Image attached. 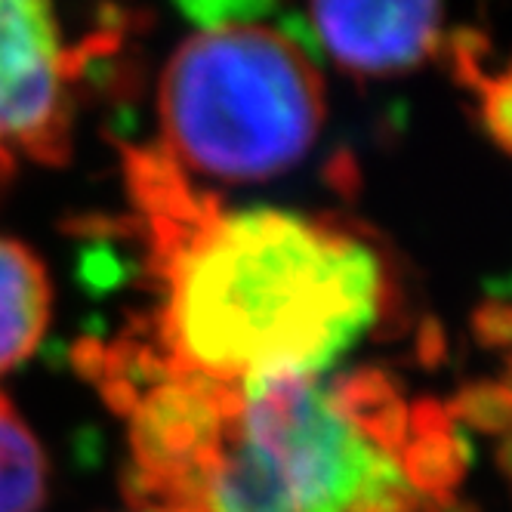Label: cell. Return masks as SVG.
I'll use <instances>...</instances> for the list:
<instances>
[{
  "label": "cell",
  "instance_id": "obj_4",
  "mask_svg": "<svg viewBox=\"0 0 512 512\" xmlns=\"http://www.w3.org/2000/svg\"><path fill=\"white\" fill-rule=\"evenodd\" d=\"M75 78L78 50L53 0H0V173L65 161Z\"/></svg>",
  "mask_w": 512,
  "mask_h": 512
},
{
  "label": "cell",
  "instance_id": "obj_6",
  "mask_svg": "<svg viewBox=\"0 0 512 512\" xmlns=\"http://www.w3.org/2000/svg\"><path fill=\"white\" fill-rule=\"evenodd\" d=\"M53 309V287L41 256L0 235V374L41 346Z\"/></svg>",
  "mask_w": 512,
  "mask_h": 512
},
{
  "label": "cell",
  "instance_id": "obj_8",
  "mask_svg": "<svg viewBox=\"0 0 512 512\" xmlns=\"http://www.w3.org/2000/svg\"><path fill=\"white\" fill-rule=\"evenodd\" d=\"M457 65H460V75L472 78L475 87H479L482 96V124L488 127V133L494 136V142L500 149H506L512 155V68L503 71L497 78H488L475 65L472 50L457 47L454 53Z\"/></svg>",
  "mask_w": 512,
  "mask_h": 512
},
{
  "label": "cell",
  "instance_id": "obj_10",
  "mask_svg": "<svg viewBox=\"0 0 512 512\" xmlns=\"http://www.w3.org/2000/svg\"><path fill=\"white\" fill-rule=\"evenodd\" d=\"M127 512H170V509H155V506H139V503H133Z\"/></svg>",
  "mask_w": 512,
  "mask_h": 512
},
{
  "label": "cell",
  "instance_id": "obj_9",
  "mask_svg": "<svg viewBox=\"0 0 512 512\" xmlns=\"http://www.w3.org/2000/svg\"><path fill=\"white\" fill-rule=\"evenodd\" d=\"M275 4L278 0H176V7L201 28L256 22Z\"/></svg>",
  "mask_w": 512,
  "mask_h": 512
},
{
  "label": "cell",
  "instance_id": "obj_1",
  "mask_svg": "<svg viewBox=\"0 0 512 512\" xmlns=\"http://www.w3.org/2000/svg\"><path fill=\"white\" fill-rule=\"evenodd\" d=\"M78 371L127 423L130 500L170 512H442L466 445L377 371L263 383L179 374L112 340Z\"/></svg>",
  "mask_w": 512,
  "mask_h": 512
},
{
  "label": "cell",
  "instance_id": "obj_7",
  "mask_svg": "<svg viewBox=\"0 0 512 512\" xmlns=\"http://www.w3.org/2000/svg\"><path fill=\"white\" fill-rule=\"evenodd\" d=\"M47 472L44 448L0 392V512H38L47 497Z\"/></svg>",
  "mask_w": 512,
  "mask_h": 512
},
{
  "label": "cell",
  "instance_id": "obj_3",
  "mask_svg": "<svg viewBox=\"0 0 512 512\" xmlns=\"http://www.w3.org/2000/svg\"><path fill=\"white\" fill-rule=\"evenodd\" d=\"M158 118L161 152L186 176L263 182L312 149L324 84L306 50L269 25L204 28L170 56Z\"/></svg>",
  "mask_w": 512,
  "mask_h": 512
},
{
  "label": "cell",
  "instance_id": "obj_2",
  "mask_svg": "<svg viewBox=\"0 0 512 512\" xmlns=\"http://www.w3.org/2000/svg\"><path fill=\"white\" fill-rule=\"evenodd\" d=\"M155 306L115 340L219 383L324 374L386 309L380 253L294 210H229L161 149L124 155Z\"/></svg>",
  "mask_w": 512,
  "mask_h": 512
},
{
  "label": "cell",
  "instance_id": "obj_5",
  "mask_svg": "<svg viewBox=\"0 0 512 512\" xmlns=\"http://www.w3.org/2000/svg\"><path fill=\"white\" fill-rule=\"evenodd\" d=\"M312 25L343 71L389 78L435 50L442 0H312Z\"/></svg>",
  "mask_w": 512,
  "mask_h": 512
}]
</instances>
